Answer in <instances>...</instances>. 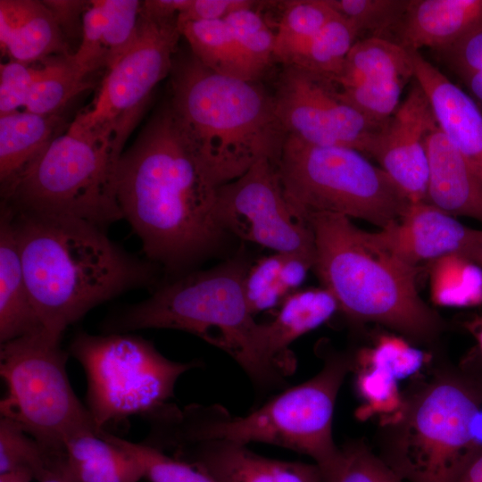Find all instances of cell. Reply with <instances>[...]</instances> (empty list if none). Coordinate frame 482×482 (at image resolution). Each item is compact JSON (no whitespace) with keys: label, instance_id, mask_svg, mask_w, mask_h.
<instances>
[{"label":"cell","instance_id":"obj_7","mask_svg":"<svg viewBox=\"0 0 482 482\" xmlns=\"http://www.w3.org/2000/svg\"><path fill=\"white\" fill-rule=\"evenodd\" d=\"M482 386L460 373L435 378L411 399L390 425L385 461L405 482H459L482 453L474 424Z\"/></svg>","mask_w":482,"mask_h":482},{"label":"cell","instance_id":"obj_2","mask_svg":"<svg viewBox=\"0 0 482 482\" xmlns=\"http://www.w3.org/2000/svg\"><path fill=\"white\" fill-rule=\"evenodd\" d=\"M8 209L33 304L55 337L99 304L157 281V264L119 246L102 228Z\"/></svg>","mask_w":482,"mask_h":482},{"label":"cell","instance_id":"obj_43","mask_svg":"<svg viewBox=\"0 0 482 482\" xmlns=\"http://www.w3.org/2000/svg\"><path fill=\"white\" fill-rule=\"evenodd\" d=\"M40 67V66H39ZM39 67L16 61L0 65V115L18 111L25 106L29 94L36 80Z\"/></svg>","mask_w":482,"mask_h":482},{"label":"cell","instance_id":"obj_17","mask_svg":"<svg viewBox=\"0 0 482 482\" xmlns=\"http://www.w3.org/2000/svg\"><path fill=\"white\" fill-rule=\"evenodd\" d=\"M369 236L378 246L416 268L454 253L474 261L482 245V230L465 226L428 202L411 203L397 220Z\"/></svg>","mask_w":482,"mask_h":482},{"label":"cell","instance_id":"obj_12","mask_svg":"<svg viewBox=\"0 0 482 482\" xmlns=\"http://www.w3.org/2000/svg\"><path fill=\"white\" fill-rule=\"evenodd\" d=\"M177 20L153 16L142 6L134 43L107 70L93 104L76 116L68 131L104 144L121 157L152 91L170 73L181 37Z\"/></svg>","mask_w":482,"mask_h":482},{"label":"cell","instance_id":"obj_42","mask_svg":"<svg viewBox=\"0 0 482 482\" xmlns=\"http://www.w3.org/2000/svg\"><path fill=\"white\" fill-rule=\"evenodd\" d=\"M104 0L89 1L82 18V41L71 55L75 65L86 76L104 67Z\"/></svg>","mask_w":482,"mask_h":482},{"label":"cell","instance_id":"obj_48","mask_svg":"<svg viewBox=\"0 0 482 482\" xmlns=\"http://www.w3.org/2000/svg\"><path fill=\"white\" fill-rule=\"evenodd\" d=\"M459 482H482V453L472 461Z\"/></svg>","mask_w":482,"mask_h":482},{"label":"cell","instance_id":"obj_5","mask_svg":"<svg viewBox=\"0 0 482 482\" xmlns=\"http://www.w3.org/2000/svg\"><path fill=\"white\" fill-rule=\"evenodd\" d=\"M169 101L206 174L219 187L263 158L276 165L287 133L272 93L259 82L219 74L189 50L177 52Z\"/></svg>","mask_w":482,"mask_h":482},{"label":"cell","instance_id":"obj_38","mask_svg":"<svg viewBox=\"0 0 482 482\" xmlns=\"http://www.w3.org/2000/svg\"><path fill=\"white\" fill-rule=\"evenodd\" d=\"M321 472L325 482H405L383 459L359 444L340 449Z\"/></svg>","mask_w":482,"mask_h":482},{"label":"cell","instance_id":"obj_11","mask_svg":"<svg viewBox=\"0 0 482 482\" xmlns=\"http://www.w3.org/2000/svg\"><path fill=\"white\" fill-rule=\"evenodd\" d=\"M61 340L44 329L0 344V374L6 386L1 417L16 422L55 455L63 453L72 435L96 430L70 383L69 353Z\"/></svg>","mask_w":482,"mask_h":482},{"label":"cell","instance_id":"obj_26","mask_svg":"<svg viewBox=\"0 0 482 482\" xmlns=\"http://www.w3.org/2000/svg\"><path fill=\"white\" fill-rule=\"evenodd\" d=\"M313 261L298 253L273 252L251 263L244 279L245 298L255 315L281 304L298 290Z\"/></svg>","mask_w":482,"mask_h":482},{"label":"cell","instance_id":"obj_23","mask_svg":"<svg viewBox=\"0 0 482 482\" xmlns=\"http://www.w3.org/2000/svg\"><path fill=\"white\" fill-rule=\"evenodd\" d=\"M25 278L10 210L0 205V344L44 330Z\"/></svg>","mask_w":482,"mask_h":482},{"label":"cell","instance_id":"obj_49","mask_svg":"<svg viewBox=\"0 0 482 482\" xmlns=\"http://www.w3.org/2000/svg\"><path fill=\"white\" fill-rule=\"evenodd\" d=\"M464 327L477 340L482 356V313L466 321Z\"/></svg>","mask_w":482,"mask_h":482},{"label":"cell","instance_id":"obj_30","mask_svg":"<svg viewBox=\"0 0 482 482\" xmlns=\"http://www.w3.org/2000/svg\"><path fill=\"white\" fill-rule=\"evenodd\" d=\"M71 55L46 59L39 67L24 106L26 111L41 115L56 114L71 99L90 87Z\"/></svg>","mask_w":482,"mask_h":482},{"label":"cell","instance_id":"obj_13","mask_svg":"<svg viewBox=\"0 0 482 482\" xmlns=\"http://www.w3.org/2000/svg\"><path fill=\"white\" fill-rule=\"evenodd\" d=\"M216 212L227 234L314 262L312 230L289 204L277 165L270 159L260 160L241 177L219 187Z\"/></svg>","mask_w":482,"mask_h":482},{"label":"cell","instance_id":"obj_10","mask_svg":"<svg viewBox=\"0 0 482 482\" xmlns=\"http://www.w3.org/2000/svg\"><path fill=\"white\" fill-rule=\"evenodd\" d=\"M70 353L84 369L86 407L97 433L129 417L155 412L169 403L179 378L198 366L171 361L152 342L129 333H78Z\"/></svg>","mask_w":482,"mask_h":482},{"label":"cell","instance_id":"obj_16","mask_svg":"<svg viewBox=\"0 0 482 482\" xmlns=\"http://www.w3.org/2000/svg\"><path fill=\"white\" fill-rule=\"evenodd\" d=\"M437 122L429 100L414 80L406 98L376 132L369 155L411 203L427 202L426 142Z\"/></svg>","mask_w":482,"mask_h":482},{"label":"cell","instance_id":"obj_20","mask_svg":"<svg viewBox=\"0 0 482 482\" xmlns=\"http://www.w3.org/2000/svg\"><path fill=\"white\" fill-rule=\"evenodd\" d=\"M427 202L452 216L482 222V180L438 125L427 138Z\"/></svg>","mask_w":482,"mask_h":482},{"label":"cell","instance_id":"obj_1","mask_svg":"<svg viewBox=\"0 0 482 482\" xmlns=\"http://www.w3.org/2000/svg\"><path fill=\"white\" fill-rule=\"evenodd\" d=\"M217 191L168 99L123 152L116 174L122 219L146 259L177 277L216 252L228 235Z\"/></svg>","mask_w":482,"mask_h":482},{"label":"cell","instance_id":"obj_25","mask_svg":"<svg viewBox=\"0 0 482 482\" xmlns=\"http://www.w3.org/2000/svg\"><path fill=\"white\" fill-rule=\"evenodd\" d=\"M62 464L74 482H138L140 465L95 429H85L64 443Z\"/></svg>","mask_w":482,"mask_h":482},{"label":"cell","instance_id":"obj_46","mask_svg":"<svg viewBox=\"0 0 482 482\" xmlns=\"http://www.w3.org/2000/svg\"><path fill=\"white\" fill-rule=\"evenodd\" d=\"M54 13L61 28L76 17L85 2L81 1H45Z\"/></svg>","mask_w":482,"mask_h":482},{"label":"cell","instance_id":"obj_33","mask_svg":"<svg viewBox=\"0 0 482 482\" xmlns=\"http://www.w3.org/2000/svg\"><path fill=\"white\" fill-rule=\"evenodd\" d=\"M62 454L49 453L16 422L1 417L0 475L25 471L38 482Z\"/></svg>","mask_w":482,"mask_h":482},{"label":"cell","instance_id":"obj_40","mask_svg":"<svg viewBox=\"0 0 482 482\" xmlns=\"http://www.w3.org/2000/svg\"><path fill=\"white\" fill-rule=\"evenodd\" d=\"M482 108V22L452 45L436 51Z\"/></svg>","mask_w":482,"mask_h":482},{"label":"cell","instance_id":"obj_15","mask_svg":"<svg viewBox=\"0 0 482 482\" xmlns=\"http://www.w3.org/2000/svg\"><path fill=\"white\" fill-rule=\"evenodd\" d=\"M414 72L409 52L380 37L358 39L334 79L341 96L370 121L382 125L400 105Z\"/></svg>","mask_w":482,"mask_h":482},{"label":"cell","instance_id":"obj_36","mask_svg":"<svg viewBox=\"0 0 482 482\" xmlns=\"http://www.w3.org/2000/svg\"><path fill=\"white\" fill-rule=\"evenodd\" d=\"M353 368L357 369L356 389L364 401L358 410V416L365 420L380 415L383 425L393 423L404 405L397 379L379 367L353 365Z\"/></svg>","mask_w":482,"mask_h":482},{"label":"cell","instance_id":"obj_29","mask_svg":"<svg viewBox=\"0 0 482 482\" xmlns=\"http://www.w3.org/2000/svg\"><path fill=\"white\" fill-rule=\"evenodd\" d=\"M431 299L450 307L482 305V267L461 254H450L429 263Z\"/></svg>","mask_w":482,"mask_h":482},{"label":"cell","instance_id":"obj_3","mask_svg":"<svg viewBox=\"0 0 482 482\" xmlns=\"http://www.w3.org/2000/svg\"><path fill=\"white\" fill-rule=\"evenodd\" d=\"M250 264L240 253L211 269L174 277L107 319L103 330L186 331L231 356L260 390L279 388L291 374L271 353L264 323L256 322L249 309L244 279Z\"/></svg>","mask_w":482,"mask_h":482},{"label":"cell","instance_id":"obj_14","mask_svg":"<svg viewBox=\"0 0 482 482\" xmlns=\"http://www.w3.org/2000/svg\"><path fill=\"white\" fill-rule=\"evenodd\" d=\"M287 135L323 146L369 155L376 124L346 103L334 80L296 65H283L272 93Z\"/></svg>","mask_w":482,"mask_h":482},{"label":"cell","instance_id":"obj_8","mask_svg":"<svg viewBox=\"0 0 482 482\" xmlns=\"http://www.w3.org/2000/svg\"><path fill=\"white\" fill-rule=\"evenodd\" d=\"M120 159L107 145L67 130L1 183V204L13 212L72 217L105 229L122 219L116 195Z\"/></svg>","mask_w":482,"mask_h":482},{"label":"cell","instance_id":"obj_22","mask_svg":"<svg viewBox=\"0 0 482 482\" xmlns=\"http://www.w3.org/2000/svg\"><path fill=\"white\" fill-rule=\"evenodd\" d=\"M0 46L11 60L29 64L66 51L62 28L47 4L35 0H0Z\"/></svg>","mask_w":482,"mask_h":482},{"label":"cell","instance_id":"obj_27","mask_svg":"<svg viewBox=\"0 0 482 482\" xmlns=\"http://www.w3.org/2000/svg\"><path fill=\"white\" fill-rule=\"evenodd\" d=\"M178 28L191 53L212 71L252 81L262 76L242 52L224 20L178 22Z\"/></svg>","mask_w":482,"mask_h":482},{"label":"cell","instance_id":"obj_37","mask_svg":"<svg viewBox=\"0 0 482 482\" xmlns=\"http://www.w3.org/2000/svg\"><path fill=\"white\" fill-rule=\"evenodd\" d=\"M224 21L242 52L262 75L275 61L276 32L254 8L236 11Z\"/></svg>","mask_w":482,"mask_h":482},{"label":"cell","instance_id":"obj_44","mask_svg":"<svg viewBox=\"0 0 482 482\" xmlns=\"http://www.w3.org/2000/svg\"><path fill=\"white\" fill-rule=\"evenodd\" d=\"M259 2L252 0H191L178 16V22L224 20L230 13L254 8Z\"/></svg>","mask_w":482,"mask_h":482},{"label":"cell","instance_id":"obj_21","mask_svg":"<svg viewBox=\"0 0 482 482\" xmlns=\"http://www.w3.org/2000/svg\"><path fill=\"white\" fill-rule=\"evenodd\" d=\"M482 22V0H408L390 41L404 49L441 50Z\"/></svg>","mask_w":482,"mask_h":482},{"label":"cell","instance_id":"obj_51","mask_svg":"<svg viewBox=\"0 0 482 482\" xmlns=\"http://www.w3.org/2000/svg\"><path fill=\"white\" fill-rule=\"evenodd\" d=\"M474 262L478 263L482 267V245L474 258Z\"/></svg>","mask_w":482,"mask_h":482},{"label":"cell","instance_id":"obj_45","mask_svg":"<svg viewBox=\"0 0 482 482\" xmlns=\"http://www.w3.org/2000/svg\"><path fill=\"white\" fill-rule=\"evenodd\" d=\"M191 3V0H147L142 2L143 9L153 16L170 19L178 18Z\"/></svg>","mask_w":482,"mask_h":482},{"label":"cell","instance_id":"obj_31","mask_svg":"<svg viewBox=\"0 0 482 482\" xmlns=\"http://www.w3.org/2000/svg\"><path fill=\"white\" fill-rule=\"evenodd\" d=\"M276 32L274 59L291 63L305 44L337 15L328 0L285 1Z\"/></svg>","mask_w":482,"mask_h":482},{"label":"cell","instance_id":"obj_47","mask_svg":"<svg viewBox=\"0 0 482 482\" xmlns=\"http://www.w3.org/2000/svg\"><path fill=\"white\" fill-rule=\"evenodd\" d=\"M62 454L57 459L47 475L38 482H74L62 464Z\"/></svg>","mask_w":482,"mask_h":482},{"label":"cell","instance_id":"obj_9","mask_svg":"<svg viewBox=\"0 0 482 482\" xmlns=\"http://www.w3.org/2000/svg\"><path fill=\"white\" fill-rule=\"evenodd\" d=\"M277 169L287 200L305 220L313 213H332L383 229L411 204L380 167L352 148L287 135Z\"/></svg>","mask_w":482,"mask_h":482},{"label":"cell","instance_id":"obj_32","mask_svg":"<svg viewBox=\"0 0 482 482\" xmlns=\"http://www.w3.org/2000/svg\"><path fill=\"white\" fill-rule=\"evenodd\" d=\"M358 37L354 27L337 14L305 44L288 65L334 79L340 73Z\"/></svg>","mask_w":482,"mask_h":482},{"label":"cell","instance_id":"obj_34","mask_svg":"<svg viewBox=\"0 0 482 482\" xmlns=\"http://www.w3.org/2000/svg\"><path fill=\"white\" fill-rule=\"evenodd\" d=\"M97 434L135 459L142 469L144 478L149 482H215L194 465L174 456L170 457L163 451L143 442L133 443L105 429Z\"/></svg>","mask_w":482,"mask_h":482},{"label":"cell","instance_id":"obj_41","mask_svg":"<svg viewBox=\"0 0 482 482\" xmlns=\"http://www.w3.org/2000/svg\"><path fill=\"white\" fill-rule=\"evenodd\" d=\"M425 362L424 353L400 337L383 336L372 348L359 351L353 365H371L390 372L397 380L419 370Z\"/></svg>","mask_w":482,"mask_h":482},{"label":"cell","instance_id":"obj_50","mask_svg":"<svg viewBox=\"0 0 482 482\" xmlns=\"http://www.w3.org/2000/svg\"><path fill=\"white\" fill-rule=\"evenodd\" d=\"M32 476L25 471H13L0 475V482H32Z\"/></svg>","mask_w":482,"mask_h":482},{"label":"cell","instance_id":"obj_18","mask_svg":"<svg viewBox=\"0 0 482 482\" xmlns=\"http://www.w3.org/2000/svg\"><path fill=\"white\" fill-rule=\"evenodd\" d=\"M172 453L204 471L215 482H325L316 463L268 458L246 445L229 440L201 441Z\"/></svg>","mask_w":482,"mask_h":482},{"label":"cell","instance_id":"obj_6","mask_svg":"<svg viewBox=\"0 0 482 482\" xmlns=\"http://www.w3.org/2000/svg\"><path fill=\"white\" fill-rule=\"evenodd\" d=\"M306 221L314 236L312 270L349 320L379 323L418 340L442 330V319L419 295L420 268L378 246L350 218L313 213Z\"/></svg>","mask_w":482,"mask_h":482},{"label":"cell","instance_id":"obj_24","mask_svg":"<svg viewBox=\"0 0 482 482\" xmlns=\"http://www.w3.org/2000/svg\"><path fill=\"white\" fill-rule=\"evenodd\" d=\"M338 310L337 300L323 287L295 291L278 306L274 319L264 323L271 353L293 373L296 360L289 345L322 325Z\"/></svg>","mask_w":482,"mask_h":482},{"label":"cell","instance_id":"obj_28","mask_svg":"<svg viewBox=\"0 0 482 482\" xmlns=\"http://www.w3.org/2000/svg\"><path fill=\"white\" fill-rule=\"evenodd\" d=\"M61 117L29 111L0 115V182L4 183L30 162L55 137Z\"/></svg>","mask_w":482,"mask_h":482},{"label":"cell","instance_id":"obj_35","mask_svg":"<svg viewBox=\"0 0 482 482\" xmlns=\"http://www.w3.org/2000/svg\"><path fill=\"white\" fill-rule=\"evenodd\" d=\"M329 5L357 30L359 37H391L406 10L408 0H328Z\"/></svg>","mask_w":482,"mask_h":482},{"label":"cell","instance_id":"obj_39","mask_svg":"<svg viewBox=\"0 0 482 482\" xmlns=\"http://www.w3.org/2000/svg\"><path fill=\"white\" fill-rule=\"evenodd\" d=\"M104 67L113 66L134 43L138 29L142 2L104 0Z\"/></svg>","mask_w":482,"mask_h":482},{"label":"cell","instance_id":"obj_4","mask_svg":"<svg viewBox=\"0 0 482 482\" xmlns=\"http://www.w3.org/2000/svg\"><path fill=\"white\" fill-rule=\"evenodd\" d=\"M351 357L324 356L321 370L290 387L245 416L232 415L219 404L167 403L148 416L149 431L143 443L163 452L187 445L222 439L243 445L264 443L284 447L313 459L321 470L339 453L332 435L336 399Z\"/></svg>","mask_w":482,"mask_h":482},{"label":"cell","instance_id":"obj_19","mask_svg":"<svg viewBox=\"0 0 482 482\" xmlns=\"http://www.w3.org/2000/svg\"><path fill=\"white\" fill-rule=\"evenodd\" d=\"M406 50L414 80L427 95L439 129L482 180V108L420 51Z\"/></svg>","mask_w":482,"mask_h":482}]
</instances>
